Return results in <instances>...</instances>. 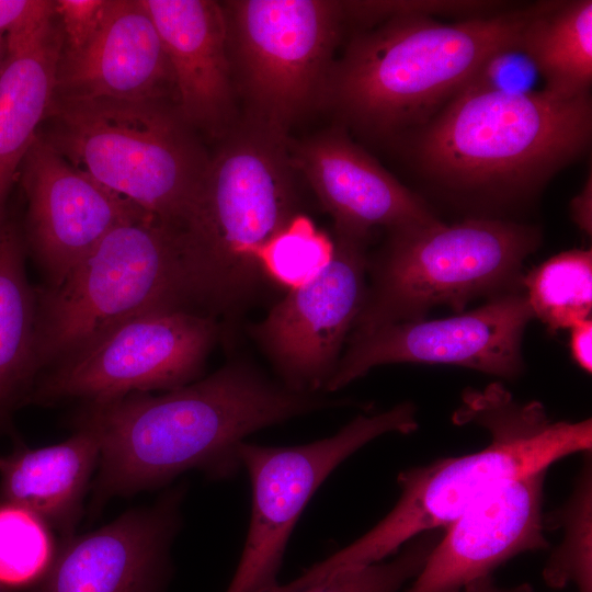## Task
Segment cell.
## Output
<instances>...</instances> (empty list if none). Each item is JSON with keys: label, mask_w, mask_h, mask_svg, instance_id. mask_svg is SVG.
Here are the masks:
<instances>
[{"label": "cell", "mask_w": 592, "mask_h": 592, "mask_svg": "<svg viewBox=\"0 0 592 592\" xmlns=\"http://www.w3.org/2000/svg\"><path fill=\"white\" fill-rule=\"evenodd\" d=\"M25 192V239L55 286L112 229L150 216L75 167L38 134L20 171Z\"/></svg>", "instance_id": "9a60e30c"}, {"label": "cell", "mask_w": 592, "mask_h": 592, "mask_svg": "<svg viewBox=\"0 0 592 592\" xmlns=\"http://www.w3.org/2000/svg\"><path fill=\"white\" fill-rule=\"evenodd\" d=\"M540 4L442 23L398 15L356 33L331 69L323 102L373 136L423 126L492 53L520 43Z\"/></svg>", "instance_id": "277c9868"}, {"label": "cell", "mask_w": 592, "mask_h": 592, "mask_svg": "<svg viewBox=\"0 0 592 592\" xmlns=\"http://www.w3.org/2000/svg\"><path fill=\"white\" fill-rule=\"evenodd\" d=\"M590 94L466 90L425 123L414 157L446 186L480 192L533 189L588 147Z\"/></svg>", "instance_id": "5b68a950"}, {"label": "cell", "mask_w": 592, "mask_h": 592, "mask_svg": "<svg viewBox=\"0 0 592 592\" xmlns=\"http://www.w3.org/2000/svg\"><path fill=\"white\" fill-rule=\"evenodd\" d=\"M590 457L581 469L574 490L549 525H561L565 536L551 553L543 579L553 589L574 584L579 592H592V479Z\"/></svg>", "instance_id": "484cf974"}, {"label": "cell", "mask_w": 592, "mask_h": 592, "mask_svg": "<svg viewBox=\"0 0 592 592\" xmlns=\"http://www.w3.org/2000/svg\"><path fill=\"white\" fill-rule=\"evenodd\" d=\"M454 421L487 429L490 443L479 452L401 471L397 477L400 497L388 514L346 547L304 570L291 581L293 590L382 561L415 536L446 528L496 488L547 470L592 445L591 419L551 421L539 402L519 403L499 384L465 392Z\"/></svg>", "instance_id": "3957f363"}, {"label": "cell", "mask_w": 592, "mask_h": 592, "mask_svg": "<svg viewBox=\"0 0 592 592\" xmlns=\"http://www.w3.org/2000/svg\"><path fill=\"white\" fill-rule=\"evenodd\" d=\"M533 316L550 329H567L588 319L592 308V252L559 253L525 280Z\"/></svg>", "instance_id": "cb8c5ba5"}, {"label": "cell", "mask_w": 592, "mask_h": 592, "mask_svg": "<svg viewBox=\"0 0 592 592\" xmlns=\"http://www.w3.org/2000/svg\"><path fill=\"white\" fill-rule=\"evenodd\" d=\"M533 317L526 296L508 294L449 318L382 326L348 340L325 392L394 363L458 365L514 377L522 368V335Z\"/></svg>", "instance_id": "4fadbf2b"}, {"label": "cell", "mask_w": 592, "mask_h": 592, "mask_svg": "<svg viewBox=\"0 0 592 592\" xmlns=\"http://www.w3.org/2000/svg\"><path fill=\"white\" fill-rule=\"evenodd\" d=\"M236 92L248 119L286 135L323 102L345 15L342 1L221 2Z\"/></svg>", "instance_id": "9c48e42d"}, {"label": "cell", "mask_w": 592, "mask_h": 592, "mask_svg": "<svg viewBox=\"0 0 592 592\" xmlns=\"http://www.w3.org/2000/svg\"><path fill=\"white\" fill-rule=\"evenodd\" d=\"M5 56V36L0 35V68Z\"/></svg>", "instance_id": "d590c367"}, {"label": "cell", "mask_w": 592, "mask_h": 592, "mask_svg": "<svg viewBox=\"0 0 592 592\" xmlns=\"http://www.w3.org/2000/svg\"><path fill=\"white\" fill-rule=\"evenodd\" d=\"M366 241L335 232L329 261L250 328L288 389L325 392L365 300Z\"/></svg>", "instance_id": "7c38bea8"}, {"label": "cell", "mask_w": 592, "mask_h": 592, "mask_svg": "<svg viewBox=\"0 0 592 592\" xmlns=\"http://www.w3.org/2000/svg\"><path fill=\"white\" fill-rule=\"evenodd\" d=\"M546 469L488 492L447 527L405 592H455L512 557L549 543L542 512Z\"/></svg>", "instance_id": "2e32d148"}, {"label": "cell", "mask_w": 592, "mask_h": 592, "mask_svg": "<svg viewBox=\"0 0 592 592\" xmlns=\"http://www.w3.org/2000/svg\"><path fill=\"white\" fill-rule=\"evenodd\" d=\"M297 174L287 135L246 118L223 138L174 230L193 310L232 318L252 299L265 247L299 215Z\"/></svg>", "instance_id": "7a4b0ae2"}, {"label": "cell", "mask_w": 592, "mask_h": 592, "mask_svg": "<svg viewBox=\"0 0 592 592\" xmlns=\"http://www.w3.org/2000/svg\"><path fill=\"white\" fill-rule=\"evenodd\" d=\"M61 49L54 1L5 35L0 68V226L11 186L50 109Z\"/></svg>", "instance_id": "ffe728a7"}, {"label": "cell", "mask_w": 592, "mask_h": 592, "mask_svg": "<svg viewBox=\"0 0 592 592\" xmlns=\"http://www.w3.org/2000/svg\"><path fill=\"white\" fill-rule=\"evenodd\" d=\"M335 406L341 401L293 391L244 361L162 395L84 402L72 422L92 429L100 442L90 510L115 497L167 487L192 469L215 481L232 479L247 436Z\"/></svg>", "instance_id": "6da1fadb"}, {"label": "cell", "mask_w": 592, "mask_h": 592, "mask_svg": "<svg viewBox=\"0 0 592 592\" xmlns=\"http://www.w3.org/2000/svg\"><path fill=\"white\" fill-rule=\"evenodd\" d=\"M455 592H535L528 583L512 588L498 587L491 577L476 580Z\"/></svg>", "instance_id": "e575fe53"}, {"label": "cell", "mask_w": 592, "mask_h": 592, "mask_svg": "<svg viewBox=\"0 0 592 592\" xmlns=\"http://www.w3.org/2000/svg\"><path fill=\"white\" fill-rule=\"evenodd\" d=\"M418 428L411 402L360 414L334 435L308 444L265 446L242 442L241 468L251 485V516L242 553L226 592H272L285 549L306 504L326 478L368 442Z\"/></svg>", "instance_id": "30bf717a"}, {"label": "cell", "mask_w": 592, "mask_h": 592, "mask_svg": "<svg viewBox=\"0 0 592 592\" xmlns=\"http://www.w3.org/2000/svg\"><path fill=\"white\" fill-rule=\"evenodd\" d=\"M504 4L493 1H346L349 19L360 22H377L398 15L434 14L464 15L465 19L487 18L500 14Z\"/></svg>", "instance_id": "f1b7e54d"}, {"label": "cell", "mask_w": 592, "mask_h": 592, "mask_svg": "<svg viewBox=\"0 0 592 592\" xmlns=\"http://www.w3.org/2000/svg\"><path fill=\"white\" fill-rule=\"evenodd\" d=\"M26 243L12 220L0 226V432L27 402L39 376L36 357L37 298L25 270Z\"/></svg>", "instance_id": "7402d4cb"}, {"label": "cell", "mask_w": 592, "mask_h": 592, "mask_svg": "<svg viewBox=\"0 0 592 592\" xmlns=\"http://www.w3.org/2000/svg\"><path fill=\"white\" fill-rule=\"evenodd\" d=\"M390 232L349 339L423 319L437 305L460 314L471 299L511 283L539 241L535 228L499 219Z\"/></svg>", "instance_id": "ba28073f"}, {"label": "cell", "mask_w": 592, "mask_h": 592, "mask_svg": "<svg viewBox=\"0 0 592 592\" xmlns=\"http://www.w3.org/2000/svg\"><path fill=\"white\" fill-rule=\"evenodd\" d=\"M54 98L163 100L177 104L170 61L140 0H110L87 44L60 55Z\"/></svg>", "instance_id": "ac0fdd59"}, {"label": "cell", "mask_w": 592, "mask_h": 592, "mask_svg": "<svg viewBox=\"0 0 592 592\" xmlns=\"http://www.w3.org/2000/svg\"><path fill=\"white\" fill-rule=\"evenodd\" d=\"M61 443L30 448L23 443L0 456V501L22 505L60 535L75 533L98 469L100 442L89 426L73 424Z\"/></svg>", "instance_id": "44dd1931"}, {"label": "cell", "mask_w": 592, "mask_h": 592, "mask_svg": "<svg viewBox=\"0 0 592 592\" xmlns=\"http://www.w3.org/2000/svg\"><path fill=\"white\" fill-rule=\"evenodd\" d=\"M140 1L157 27L170 61L181 116L193 130L223 139L237 124V92L221 2Z\"/></svg>", "instance_id": "d6986e66"}, {"label": "cell", "mask_w": 592, "mask_h": 592, "mask_svg": "<svg viewBox=\"0 0 592 592\" xmlns=\"http://www.w3.org/2000/svg\"><path fill=\"white\" fill-rule=\"evenodd\" d=\"M571 353L576 362L584 371H592V322L591 319L582 320L571 328Z\"/></svg>", "instance_id": "d6a6232c"}, {"label": "cell", "mask_w": 592, "mask_h": 592, "mask_svg": "<svg viewBox=\"0 0 592 592\" xmlns=\"http://www.w3.org/2000/svg\"><path fill=\"white\" fill-rule=\"evenodd\" d=\"M36 298L39 371L139 315L193 310L175 231L152 216L112 229L61 282L36 289Z\"/></svg>", "instance_id": "52a82bcc"}, {"label": "cell", "mask_w": 592, "mask_h": 592, "mask_svg": "<svg viewBox=\"0 0 592 592\" xmlns=\"http://www.w3.org/2000/svg\"><path fill=\"white\" fill-rule=\"evenodd\" d=\"M538 76L534 64L519 43L501 48L483 59L459 92H531L534 91L533 86Z\"/></svg>", "instance_id": "f546056e"}, {"label": "cell", "mask_w": 592, "mask_h": 592, "mask_svg": "<svg viewBox=\"0 0 592 592\" xmlns=\"http://www.w3.org/2000/svg\"><path fill=\"white\" fill-rule=\"evenodd\" d=\"M520 47L545 81L562 98L590 94L592 1L544 2L525 25Z\"/></svg>", "instance_id": "603a6c76"}, {"label": "cell", "mask_w": 592, "mask_h": 592, "mask_svg": "<svg viewBox=\"0 0 592 592\" xmlns=\"http://www.w3.org/2000/svg\"><path fill=\"white\" fill-rule=\"evenodd\" d=\"M110 0H54L62 32L61 54L80 49L100 26Z\"/></svg>", "instance_id": "4dcf8cb0"}, {"label": "cell", "mask_w": 592, "mask_h": 592, "mask_svg": "<svg viewBox=\"0 0 592 592\" xmlns=\"http://www.w3.org/2000/svg\"><path fill=\"white\" fill-rule=\"evenodd\" d=\"M439 537L423 533L390 560L340 571L296 592H398L422 570Z\"/></svg>", "instance_id": "83f0119b"}, {"label": "cell", "mask_w": 592, "mask_h": 592, "mask_svg": "<svg viewBox=\"0 0 592 592\" xmlns=\"http://www.w3.org/2000/svg\"><path fill=\"white\" fill-rule=\"evenodd\" d=\"M186 489L181 482L149 506L60 539L46 572L24 592H167Z\"/></svg>", "instance_id": "5bb4252c"}, {"label": "cell", "mask_w": 592, "mask_h": 592, "mask_svg": "<svg viewBox=\"0 0 592 592\" xmlns=\"http://www.w3.org/2000/svg\"><path fill=\"white\" fill-rule=\"evenodd\" d=\"M333 240L298 215L265 247L261 264L265 277L293 288L309 280L330 259Z\"/></svg>", "instance_id": "4316f807"}, {"label": "cell", "mask_w": 592, "mask_h": 592, "mask_svg": "<svg viewBox=\"0 0 592 592\" xmlns=\"http://www.w3.org/2000/svg\"><path fill=\"white\" fill-rule=\"evenodd\" d=\"M0 592H7V591H4V590L0 589Z\"/></svg>", "instance_id": "8d00e7d4"}, {"label": "cell", "mask_w": 592, "mask_h": 592, "mask_svg": "<svg viewBox=\"0 0 592 592\" xmlns=\"http://www.w3.org/2000/svg\"><path fill=\"white\" fill-rule=\"evenodd\" d=\"M47 0H0V35L21 26L46 8Z\"/></svg>", "instance_id": "1f68e13d"}, {"label": "cell", "mask_w": 592, "mask_h": 592, "mask_svg": "<svg viewBox=\"0 0 592 592\" xmlns=\"http://www.w3.org/2000/svg\"><path fill=\"white\" fill-rule=\"evenodd\" d=\"M289 149L296 171L333 218L335 232L367 239L376 227L396 231L440 223L419 196L340 128L289 143Z\"/></svg>", "instance_id": "e0dca14e"}, {"label": "cell", "mask_w": 592, "mask_h": 592, "mask_svg": "<svg viewBox=\"0 0 592 592\" xmlns=\"http://www.w3.org/2000/svg\"><path fill=\"white\" fill-rule=\"evenodd\" d=\"M56 546L43 519L22 505L0 501V589L31 588L48 569Z\"/></svg>", "instance_id": "d4e9b609"}, {"label": "cell", "mask_w": 592, "mask_h": 592, "mask_svg": "<svg viewBox=\"0 0 592 592\" xmlns=\"http://www.w3.org/2000/svg\"><path fill=\"white\" fill-rule=\"evenodd\" d=\"M219 332L215 317L194 310L139 315L50 366L27 402H99L182 387L197 380Z\"/></svg>", "instance_id": "8fae6325"}, {"label": "cell", "mask_w": 592, "mask_h": 592, "mask_svg": "<svg viewBox=\"0 0 592 592\" xmlns=\"http://www.w3.org/2000/svg\"><path fill=\"white\" fill-rule=\"evenodd\" d=\"M571 214L576 224L587 234L592 231V180H587L581 192L571 201Z\"/></svg>", "instance_id": "836d02e7"}, {"label": "cell", "mask_w": 592, "mask_h": 592, "mask_svg": "<svg viewBox=\"0 0 592 592\" xmlns=\"http://www.w3.org/2000/svg\"><path fill=\"white\" fill-rule=\"evenodd\" d=\"M38 135L75 167L173 230L209 160L171 101L54 98Z\"/></svg>", "instance_id": "8992f818"}]
</instances>
